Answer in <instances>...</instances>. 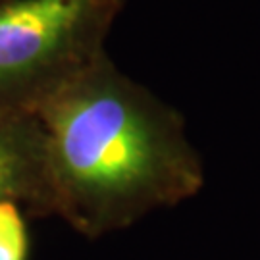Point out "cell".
Segmentation results:
<instances>
[{"instance_id":"obj_4","label":"cell","mask_w":260,"mask_h":260,"mask_svg":"<svg viewBox=\"0 0 260 260\" xmlns=\"http://www.w3.org/2000/svg\"><path fill=\"white\" fill-rule=\"evenodd\" d=\"M27 232L18 206L0 201V260H25Z\"/></svg>"},{"instance_id":"obj_5","label":"cell","mask_w":260,"mask_h":260,"mask_svg":"<svg viewBox=\"0 0 260 260\" xmlns=\"http://www.w3.org/2000/svg\"><path fill=\"white\" fill-rule=\"evenodd\" d=\"M0 2H2V0H0Z\"/></svg>"},{"instance_id":"obj_3","label":"cell","mask_w":260,"mask_h":260,"mask_svg":"<svg viewBox=\"0 0 260 260\" xmlns=\"http://www.w3.org/2000/svg\"><path fill=\"white\" fill-rule=\"evenodd\" d=\"M54 205L47 137L37 116L0 112V201Z\"/></svg>"},{"instance_id":"obj_2","label":"cell","mask_w":260,"mask_h":260,"mask_svg":"<svg viewBox=\"0 0 260 260\" xmlns=\"http://www.w3.org/2000/svg\"><path fill=\"white\" fill-rule=\"evenodd\" d=\"M131 0H2L0 112L37 116L87 74Z\"/></svg>"},{"instance_id":"obj_1","label":"cell","mask_w":260,"mask_h":260,"mask_svg":"<svg viewBox=\"0 0 260 260\" xmlns=\"http://www.w3.org/2000/svg\"><path fill=\"white\" fill-rule=\"evenodd\" d=\"M37 118L56 206L85 230L129 222L201 183L181 114L110 54L50 99Z\"/></svg>"}]
</instances>
